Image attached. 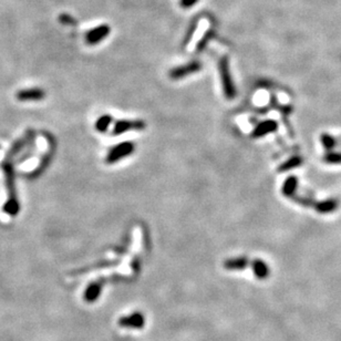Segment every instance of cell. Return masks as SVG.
<instances>
[{
	"label": "cell",
	"instance_id": "obj_15",
	"mask_svg": "<svg viewBox=\"0 0 341 341\" xmlns=\"http://www.w3.org/2000/svg\"><path fill=\"white\" fill-rule=\"evenodd\" d=\"M303 163V160L300 156H294V158H291L289 159L287 162H285L282 165H280V168H279V172H285V170H293L295 168H297L299 167L300 164Z\"/></svg>",
	"mask_w": 341,
	"mask_h": 341
},
{
	"label": "cell",
	"instance_id": "obj_2",
	"mask_svg": "<svg viewBox=\"0 0 341 341\" xmlns=\"http://www.w3.org/2000/svg\"><path fill=\"white\" fill-rule=\"evenodd\" d=\"M218 71H219V77H221V81L223 85L224 93L227 99H234L236 97V88L234 81H233L231 70H230V64H228V59L226 57H224L221 59L218 64Z\"/></svg>",
	"mask_w": 341,
	"mask_h": 341
},
{
	"label": "cell",
	"instance_id": "obj_6",
	"mask_svg": "<svg viewBox=\"0 0 341 341\" xmlns=\"http://www.w3.org/2000/svg\"><path fill=\"white\" fill-rule=\"evenodd\" d=\"M202 69V64L200 61H192L190 64H186L181 67H176L170 71V78L173 80H178L191 75L193 73L199 72Z\"/></svg>",
	"mask_w": 341,
	"mask_h": 341
},
{
	"label": "cell",
	"instance_id": "obj_4",
	"mask_svg": "<svg viewBox=\"0 0 341 341\" xmlns=\"http://www.w3.org/2000/svg\"><path fill=\"white\" fill-rule=\"evenodd\" d=\"M118 324L122 328L142 329L145 326V316L140 311H134L128 316L121 317Z\"/></svg>",
	"mask_w": 341,
	"mask_h": 341
},
{
	"label": "cell",
	"instance_id": "obj_13",
	"mask_svg": "<svg viewBox=\"0 0 341 341\" xmlns=\"http://www.w3.org/2000/svg\"><path fill=\"white\" fill-rule=\"evenodd\" d=\"M338 207V202L336 200H326L322 201L320 203H317L315 208L317 212L326 214V213H331Z\"/></svg>",
	"mask_w": 341,
	"mask_h": 341
},
{
	"label": "cell",
	"instance_id": "obj_18",
	"mask_svg": "<svg viewBox=\"0 0 341 341\" xmlns=\"http://www.w3.org/2000/svg\"><path fill=\"white\" fill-rule=\"evenodd\" d=\"M320 140L322 145H324L327 150H333L336 146V140L333 136H329V134H322Z\"/></svg>",
	"mask_w": 341,
	"mask_h": 341
},
{
	"label": "cell",
	"instance_id": "obj_9",
	"mask_svg": "<svg viewBox=\"0 0 341 341\" xmlns=\"http://www.w3.org/2000/svg\"><path fill=\"white\" fill-rule=\"evenodd\" d=\"M276 130H277V123L275 122V121H273V120L264 121V122L259 123L257 127L255 128V130L253 131V136L254 137H262V136H266V134L275 132Z\"/></svg>",
	"mask_w": 341,
	"mask_h": 341
},
{
	"label": "cell",
	"instance_id": "obj_8",
	"mask_svg": "<svg viewBox=\"0 0 341 341\" xmlns=\"http://www.w3.org/2000/svg\"><path fill=\"white\" fill-rule=\"evenodd\" d=\"M17 99L21 102L28 101H41L46 97V93L42 89L39 88H31V89H24L18 91Z\"/></svg>",
	"mask_w": 341,
	"mask_h": 341
},
{
	"label": "cell",
	"instance_id": "obj_5",
	"mask_svg": "<svg viewBox=\"0 0 341 341\" xmlns=\"http://www.w3.org/2000/svg\"><path fill=\"white\" fill-rule=\"evenodd\" d=\"M111 34V28L107 25H100L89 30L87 34H85V42L89 46H96V44L102 42L107 35Z\"/></svg>",
	"mask_w": 341,
	"mask_h": 341
},
{
	"label": "cell",
	"instance_id": "obj_11",
	"mask_svg": "<svg viewBox=\"0 0 341 341\" xmlns=\"http://www.w3.org/2000/svg\"><path fill=\"white\" fill-rule=\"evenodd\" d=\"M249 260L246 257L230 258L224 262V267L227 271H244L248 266Z\"/></svg>",
	"mask_w": 341,
	"mask_h": 341
},
{
	"label": "cell",
	"instance_id": "obj_7",
	"mask_svg": "<svg viewBox=\"0 0 341 341\" xmlns=\"http://www.w3.org/2000/svg\"><path fill=\"white\" fill-rule=\"evenodd\" d=\"M144 128H145V123L143 122V121H140V120H136V121L121 120L115 123L112 134H113V136H119V134H122L124 132H128V131H132V130H143Z\"/></svg>",
	"mask_w": 341,
	"mask_h": 341
},
{
	"label": "cell",
	"instance_id": "obj_19",
	"mask_svg": "<svg viewBox=\"0 0 341 341\" xmlns=\"http://www.w3.org/2000/svg\"><path fill=\"white\" fill-rule=\"evenodd\" d=\"M199 1L200 0H181V1H179V4H181L182 8L187 9V8H192L193 6H195Z\"/></svg>",
	"mask_w": 341,
	"mask_h": 341
},
{
	"label": "cell",
	"instance_id": "obj_1",
	"mask_svg": "<svg viewBox=\"0 0 341 341\" xmlns=\"http://www.w3.org/2000/svg\"><path fill=\"white\" fill-rule=\"evenodd\" d=\"M13 156L7 154V158L4 160L2 165L3 176H4V185L7 188L8 200L3 206V210L11 216H16L19 212V202L17 200L16 193V184H15V170H13Z\"/></svg>",
	"mask_w": 341,
	"mask_h": 341
},
{
	"label": "cell",
	"instance_id": "obj_17",
	"mask_svg": "<svg viewBox=\"0 0 341 341\" xmlns=\"http://www.w3.org/2000/svg\"><path fill=\"white\" fill-rule=\"evenodd\" d=\"M325 161L330 164H341V152H329L326 154Z\"/></svg>",
	"mask_w": 341,
	"mask_h": 341
},
{
	"label": "cell",
	"instance_id": "obj_12",
	"mask_svg": "<svg viewBox=\"0 0 341 341\" xmlns=\"http://www.w3.org/2000/svg\"><path fill=\"white\" fill-rule=\"evenodd\" d=\"M252 267H253V272L255 273V276L258 278V279L263 280L266 279V278L269 276V267L267 266V264L263 262V260L260 259H256L252 263Z\"/></svg>",
	"mask_w": 341,
	"mask_h": 341
},
{
	"label": "cell",
	"instance_id": "obj_16",
	"mask_svg": "<svg viewBox=\"0 0 341 341\" xmlns=\"http://www.w3.org/2000/svg\"><path fill=\"white\" fill-rule=\"evenodd\" d=\"M112 122V118L110 115H103L100 119L97 121L96 123V129L99 132H105L109 125Z\"/></svg>",
	"mask_w": 341,
	"mask_h": 341
},
{
	"label": "cell",
	"instance_id": "obj_3",
	"mask_svg": "<svg viewBox=\"0 0 341 341\" xmlns=\"http://www.w3.org/2000/svg\"><path fill=\"white\" fill-rule=\"evenodd\" d=\"M136 146L132 142H122L120 144L115 145L113 149H112L109 154L106 156V163L107 164H114L116 162H119L120 160H122L127 156H130L132 153Z\"/></svg>",
	"mask_w": 341,
	"mask_h": 341
},
{
	"label": "cell",
	"instance_id": "obj_10",
	"mask_svg": "<svg viewBox=\"0 0 341 341\" xmlns=\"http://www.w3.org/2000/svg\"><path fill=\"white\" fill-rule=\"evenodd\" d=\"M102 291V284L100 281H96L90 284L84 291V300L88 303H93L100 297Z\"/></svg>",
	"mask_w": 341,
	"mask_h": 341
},
{
	"label": "cell",
	"instance_id": "obj_14",
	"mask_svg": "<svg viewBox=\"0 0 341 341\" xmlns=\"http://www.w3.org/2000/svg\"><path fill=\"white\" fill-rule=\"evenodd\" d=\"M297 177L290 176L286 179V182L282 185V193L287 196H291L296 192V188H297Z\"/></svg>",
	"mask_w": 341,
	"mask_h": 341
}]
</instances>
